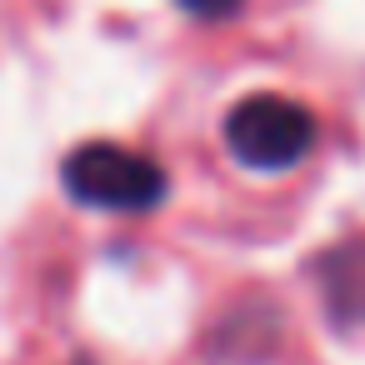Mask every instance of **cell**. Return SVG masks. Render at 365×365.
Instances as JSON below:
<instances>
[{
    "instance_id": "1",
    "label": "cell",
    "mask_w": 365,
    "mask_h": 365,
    "mask_svg": "<svg viewBox=\"0 0 365 365\" xmlns=\"http://www.w3.org/2000/svg\"><path fill=\"white\" fill-rule=\"evenodd\" d=\"M61 180L71 190V200L91 205V210H155L170 190V175L140 155V150H125V145H110V140H91V145H76L61 165Z\"/></svg>"
},
{
    "instance_id": "4",
    "label": "cell",
    "mask_w": 365,
    "mask_h": 365,
    "mask_svg": "<svg viewBox=\"0 0 365 365\" xmlns=\"http://www.w3.org/2000/svg\"><path fill=\"white\" fill-rule=\"evenodd\" d=\"M175 6H180L185 16H195V21H230L245 0H175Z\"/></svg>"
},
{
    "instance_id": "2",
    "label": "cell",
    "mask_w": 365,
    "mask_h": 365,
    "mask_svg": "<svg viewBox=\"0 0 365 365\" xmlns=\"http://www.w3.org/2000/svg\"><path fill=\"white\" fill-rule=\"evenodd\" d=\"M315 135H320L315 115L300 101H285V96H270V91L235 101L230 115H225V145H230V155L245 170H260V175L300 165L310 155Z\"/></svg>"
},
{
    "instance_id": "3",
    "label": "cell",
    "mask_w": 365,
    "mask_h": 365,
    "mask_svg": "<svg viewBox=\"0 0 365 365\" xmlns=\"http://www.w3.org/2000/svg\"><path fill=\"white\" fill-rule=\"evenodd\" d=\"M315 285H320V300L340 330L365 325V235L325 250L315 260Z\"/></svg>"
}]
</instances>
